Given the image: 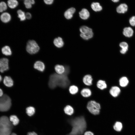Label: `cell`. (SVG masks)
<instances>
[{
  "instance_id": "obj_6",
  "label": "cell",
  "mask_w": 135,
  "mask_h": 135,
  "mask_svg": "<svg viewBox=\"0 0 135 135\" xmlns=\"http://www.w3.org/2000/svg\"><path fill=\"white\" fill-rule=\"evenodd\" d=\"M80 30L81 32L80 37L84 40H88L93 37V33L92 30L87 26H81L80 29Z\"/></svg>"
},
{
  "instance_id": "obj_32",
  "label": "cell",
  "mask_w": 135,
  "mask_h": 135,
  "mask_svg": "<svg viewBox=\"0 0 135 135\" xmlns=\"http://www.w3.org/2000/svg\"><path fill=\"white\" fill-rule=\"evenodd\" d=\"M17 12L18 15V17L20 18V21H23L26 20L25 14L24 12L19 10H18Z\"/></svg>"
},
{
  "instance_id": "obj_1",
  "label": "cell",
  "mask_w": 135,
  "mask_h": 135,
  "mask_svg": "<svg viewBox=\"0 0 135 135\" xmlns=\"http://www.w3.org/2000/svg\"><path fill=\"white\" fill-rule=\"evenodd\" d=\"M67 120L72 127L71 131L67 135H84L86 131L87 124L84 116L67 115Z\"/></svg>"
},
{
  "instance_id": "obj_20",
  "label": "cell",
  "mask_w": 135,
  "mask_h": 135,
  "mask_svg": "<svg viewBox=\"0 0 135 135\" xmlns=\"http://www.w3.org/2000/svg\"><path fill=\"white\" fill-rule=\"evenodd\" d=\"M96 86L98 88L102 90L106 89L107 87L105 81L102 80H99L97 82Z\"/></svg>"
},
{
  "instance_id": "obj_11",
  "label": "cell",
  "mask_w": 135,
  "mask_h": 135,
  "mask_svg": "<svg viewBox=\"0 0 135 135\" xmlns=\"http://www.w3.org/2000/svg\"><path fill=\"white\" fill-rule=\"evenodd\" d=\"M127 5L124 3L120 4L117 8L116 11L117 12L120 14H124L128 10Z\"/></svg>"
},
{
  "instance_id": "obj_24",
  "label": "cell",
  "mask_w": 135,
  "mask_h": 135,
  "mask_svg": "<svg viewBox=\"0 0 135 135\" xmlns=\"http://www.w3.org/2000/svg\"><path fill=\"white\" fill-rule=\"evenodd\" d=\"M119 83L120 86L124 87L128 85L129 83V80L127 77L123 76L120 79Z\"/></svg>"
},
{
  "instance_id": "obj_36",
  "label": "cell",
  "mask_w": 135,
  "mask_h": 135,
  "mask_svg": "<svg viewBox=\"0 0 135 135\" xmlns=\"http://www.w3.org/2000/svg\"><path fill=\"white\" fill-rule=\"evenodd\" d=\"M45 3L47 4H51L53 2V0H44Z\"/></svg>"
},
{
  "instance_id": "obj_27",
  "label": "cell",
  "mask_w": 135,
  "mask_h": 135,
  "mask_svg": "<svg viewBox=\"0 0 135 135\" xmlns=\"http://www.w3.org/2000/svg\"><path fill=\"white\" fill-rule=\"evenodd\" d=\"M2 53L5 55L9 56L12 54V52L10 48L8 46H6L3 47L2 49Z\"/></svg>"
},
{
  "instance_id": "obj_28",
  "label": "cell",
  "mask_w": 135,
  "mask_h": 135,
  "mask_svg": "<svg viewBox=\"0 0 135 135\" xmlns=\"http://www.w3.org/2000/svg\"><path fill=\"white\" fill-rule=\"evenodd\" d=\"M9 119L12 124L14 126L16 125L19 123V119L16 115H12L11 116H10Z\"/></svg>"
},
{
  "instance_id": "obj_22",
  "label": "cell",
  "mask_w": 135,
  "mask_h": 135,
  "mask_svg": "<svg viewBox=\"0 0 135 135\" xmlns=\"http://www.w3.org/2000/svg\"><path fill=\"white\" fill-rule=\"evenodd\" d=\"M54 45L58 48L62 47L64 45V42L62 38L58 37L55 38L53 42Z\"/></svg>"
},
{
  "instance_id": "obj_33",
  "label": "cell",
  "mask_w": 135,
  "mask_h": 135,
  "mask_svg": "<svg viewBox=\"0 0 135 135\" xmlns=\"http://www.w3.org/2000/svg\"><path fill=\"white\" fill-rule=\"evenodd\" d=\"M34 3L35 1L34 0H25L24 2L25 7L27 8H31L32 4Z\"/></svg>"
},
{
  "instance_id": "obj_4",
  "label": "cell",
  "mask_w": 135,
  "mask_h": 135,
  "mask_svg": "<svg viewBox=\"0 0 135 135\" xmlns=\"http://www.w3.org/2000/svg\"><path fill=\"white\" fill-rule=\"evenodd\" d=\"M11 100L6 94H4L0 98V111L4 112L8 110L11 106Z\"/></svg>"
},
{
  "instance_id": "obj_19",
  "label": "cell",
  "mask_w": 135,
  "mask_h": 135,
  "mask_svg": "<svg viewBox=\"0 0 135 135\" xmlns=\"http://www.w3.org/2000/svg\"><path fill=\"white\" fill-rule=\"evenodd\" d=\"M54 68L56 73L59 74H64L65 71V68L64 66L60 64L56 65Z\"/></svg>"
},
{
  "instance_id": "obj_10",
  "label": "cell",
  "mask_w": 135,
  "mask_h": 135,
  "mask_svg": "<svg viewBox=\"0 0 135 135\" xmlns=\"http://www.w3.org/2000/svg\"><path fill=\"white\" fill-rule=\"evenodd\" d=\"M93 78L91 75L87 74L84 76L82 79L84 84L86 86H90L92 84Z\"/></svg>"
},
{
  "instance_id": "obj_15",
  "label": "cell",
  "mask_w": 135,
  "mask_h": 135,
  "mask_svg": "<svg viewBox=\"0 0 135 135\" xmlns=\"http://www.w3.org/2000/svg\"><path fill=\"white\" fill-rule=\"evenodd\" d=\"M133 30L130 27H126L123 29V34L126 37L130 38L132 37L133 35Z\"/></svg>"
},
{
  "instance_id": "obj_2",
  "label": "cell",
  "mask_w": 135,
  "mask_h": 135,
  "mask_svg": "<svg viewBox=\"0 0 135 135\" xmlns=\"http://www.w3.org/2000/svg\"><path fill=\"white\" fill-rule=\"evenodd\" d=\"M68 74L65 70L64 73L62 74L57 73L52 74L50 77L48 83L50 88L54 89L58 86L63 89H69L71 85Z\"/></svg>"
},
{
  "instance_id": "obj_37",
  "label": "cell",
  "mask_w": 135,
  "mask_h": 135,
  "mask_svg": "<svg viewBox=\"0 0 135 135\" xmlns=\"http://www.w3.org/2000/svg\"><path fill=\"white\" fill-rule=\"evenodd\" d=\"M25 16L26 18L28 19H30L32 17L31 14L28 12H27L26 14H25Z\"/></svg>"
},
{
  "instance_id": "obj_26",
  "label": "cell",
  "mask_w": 135,
  "mask_h": 135,
  "mask_svg": "<svg viewBox=\"0 0 135 135\" xmlns=\"http://www.w3.org/2000/svg\"><path fill=\"white\" fill-rule=\"evenodd\" d=\"M91 7L92 10L95 12L100 11L102 9V6L98 2H93L91 5Z\"/></svg>"
},
{
  "instance_id": "obj_14",
  "label": "cell",
  "mask_w": 135,
  "mask_h": 135,
  "mask_svg": "<svg viewBox=\"0 0 135 135\" xmlns=\"http://www.w3.org/2000/svg\"><path fill=\"white\" fill-rule=\"evenodd\" d=\"M79 14L80 18L84 20H87L90 16L89 12L86 9L84 8L79 12Z\"/></svg>"
},
{
  "instance_id": "obj_8",
  "label": "cell",
  "mask_w": 135,
  "mask_h": 135,
  "mask_svg": "<svg viewBox=\"0 0 135 135\" xmlns=\"http://www.w3.org/2000/svg\"><path fill=\"white\" fill-rule=\"evenodd\" d=\"M8 60L6 58L0 59V72L2 73L8 70L9 68Z\"/></svg>"
},
{
  "instance_id": "obj_5",
  "label": "cell",
  "mask_w": 135,
  "mask_h": 135,
  "mask_svg": "<svg viewBox=\"0 0 135 135\" xmlns=\"http://www.w3.org/2000/svg\"><path fill=\"white\" fill-rule=\"evenodd\" d=\"M87 108L92 114L96 115L98 114L101 109L100 104L94 100H91L88 103Z\"/></svg>"
},
{
  "instance_id": "obj_9",
  "label": "cell",
  "mask_w": 135,
  "mask_h": 135,
  "mask_svg": "<svg viewBox=\"0 0 135 135\" xmlns=\"http://www.w3.org/2000/svg\"><path fill=\"white\" fill-rule=\"evenodd\" d=\"M120 92V90L116 86H112L110 88L109 92L110 95L113 98H116L119 95Z\"/></svg>"
},
{
  "instance_id": "obj_13",
  "label": "cell",
  "mask_w": 135,
  "mask_h": 135,
  "mask_svg": "<svg viewBox=\"0 0 135 135\" xmlns=\"http://www.w3.org/2000/svg\"><path fill=\"white\" fill-rule=\"evenodd\" d=\"M75 11L76 10L74 8H69L64 13V16L68 20L71 19Z\"/></svg>"
},
{
  "instance_id": "obj_31",
  "label": "cell",
  "mask_w": 135,
  "mask_h": 135,
  "mask_svg": "<svg viewBox=\"0 0 135 135\" xmlns=\"http://www.w3.org/2000/svg\"><path fill=\"white\" fill-rule=\"evenodd\" d=\"M26 110L27 114L30 116H33L35 112V108L32 106H30L26 108Z\"/></svg>"
},
{
  "instance_id": "obj_23",
  "label": "cell",
  "mask_w": 135,
  "mask_h": 135,
  "mask_svg": "<svg viewBox=\"0 0 135 135\" xmlns=\"http://www.w3.org/2000/svg\"><path fill=\"white\" fill-rule=\"evenodd\" d=\"M119 46L122 48L120 50V53L122 54H125L128 50V45L126 42H122L120 43Z\"/></svg>"
},
{
  "instance_id": "obj_29",
  "label": "cell",
  "mask_w": 135,
  "mask_h": 135,
  "mask_svg": "<svg viewBox=\"0 0 135 135\" xmlns=\"http://www.w3.org/2000/svg\"><path fill=\"white\" fill-rule=\"evenodd\" d=\"M8 4L10 8H14L17 6L18 2L16 0H9L8 1Z\"/></svg>"
},
{
  "instance_id": "obj_17",
  "label": "cell",
  "mask_w": 135,
  "mask_h": 135,
  "mask_svg": "<svg viewBox=\"0 0 135 135\" xmlns=\"http://www.w3.org/2000/svg\"><path fill=\"white\" fill-rule=\"evenodd\" d=\"M3 83L6 86L8 87H11L14 84V82L12 78L10 76H5L4 79Z\"/></svg>"
},
{
  "instance_id": "obj_21",
  "label": "cell",
  "mask_w": 135,
  "mask_h": 135,
  "mask_svg": "<svg viewBox=\"0 0 135 135\" xmlns=\"http://www.w3.org/2000/svg\"><path fill=\"white\" fill-rule=\"evenodd\" d=\"M64 111L66 114L68 116H71L74 114V110L72 106L68 105L64 107Z\"/></svg>"
},
{
  "instance_id": "obj_34",
  "label": "cell",
  "mask_w": 135,
  "mask_h": 135,
  "mask_svg": "<svg viewBox=\"0 0 135 135\" xmlns=\"http://www.w3.org/2000/svg\"><path fill=\"white\" fill-rule=\"evenodd\" d=\"M7 9V6L6 3L4 2H0V12H2Z\"/></svg>"
},
{
  "instance_id": "obj_38",
  "label": "cell",
  "mask_w": 135,
  "mask_h": 135,
  "mask_svg": "<svg viewBox=\"0 0 135 135\" xmlns=\"http://www.w3.org/2000/svg\"><path fill=\"white\" fill-rule=\"evenodd\" d=\"M84 135H94V134L92 132L90 131H86L85 132Z\"/></svg>"
},
{
  "instance_id": "obj_3",
  "label": "cell",
  "mask_w": 135,
  "mask_h": 135,
  "mask_svg": "<svg viewBox=\"0 0 135 135\" xmlns=\"http://www.w3.org/2000/svg\"><path fill=\"white\" fill-rule=\"evenodd\" d=\"M12 124L6 116L0 118V135H10L13 128Z\"/></svg>"
},
{
  "instance_id": "obj_7",
  "label": "cell",
  "mask_w": 135,
  "mask_h": 135,
  "mask_svg": "<svg viewBox=\"0 0 135 135\" xmlns=\"http://www.w3.org/2000/svg\"><path fill=\"white\" fill-rule=\"evenodd\" d=\"M26 50L29 53L33 54L38 52L40 50V47L35 41L34 40H30L27 43Z\"/></svg>"
},
{
  "instance_id": "obj_30",
  "label": "cell",
  "mask_w": 135,
  "mask_h": 135,
  "mask_svg": "<svg viewBox=\"0 0 135 135\" xmlns=\"http://www.w3.org/2000/svg\"><path fill=\"white\" fill-rule=\"evenodd\" d=\"M122 124L119 122H116L113 126L114 129L117 132L120 131L122 130Z\"/></svg>"
},
{
  "instance_id": "obj_35",
  "label": "cell",
  "mask_w": 135,
  "mask_h": 135,
  "mask_svg": "<svg viewBox=\"0 0 135 135\" xmlns=\"http://www.w3.org/2000/svg\"><path fill=\"white\" fill-rule=\"evenodd\" d=\"M129 22L131 26H135V16L132 17L130 19Z\"/></svg>"
},
{
  "instance_id": "obj_40",
  "label": "cell",
  "mask_w": 135,
  "mask_h": 135,
  "mask_svg": "<svg viewBox=\"0 0 135 135\" xmlns=\"http://www.w3.org/2000/svg\"><path fill=\"white\" fill-rule=\"evenodd\" d=\"M3 93L2 90L0 88V97H1L3 95Z\"/></svg>"
},
{
  "instance_id": "obj_43",
  "label": "cell",
  "mask_w": 135,
  "mask_h": 135,
  "mask_svg": "<svg viewBox=\"0 0 135 135\" xmlns=\"http://www.w3.org/2000/svg\"><path fill=\"white\" fill-rule=\"evenodd\" d=\"M10 135H17V134L15 133H13L11 134Z\"/></svg>"
},
{
  "instance_id": "obj_25",
  "label": "cell",
  "mask_w": 135,
  "mask_h": 135,
  "mask_svg": "<svg viewBox=\"0 0 135 135\" xmlns=\"http://www.w3.org/2000/svg\"><path fill=\"white\" fill-rule=\"evenodd\" d=\"M69 91L72 95H74L77 94L79 91L78 88L75 85L70 86L69 88Z\"/></svg>"
},
{
  "instance_id": "obj_18",
  "label": "cell",
  "mask_w": 135,
  "mask_h": 135,
  "mask_svg": "<svg viewBox=\"0 0 135 135\" xmlns=\"http://www.w3.org/2000/svg\"><path fill=\"white\" fill-rule=\"evenodd\" d=\"M0 18L2 22L7 23L9 22L11 20V16L9 13L5 12L3 13L1 15Z\"/></svg>"
},
{
  "instance_id": "obj_42",
  "label": "cell",
  "mask_w": 135,
  "mask_h": 135,
  "mask_svg": "<svg viewBox=\"0 0 135 135\" xmlns=\"http://www.w3.org/2000/svg\"><path fill=\"white\" fill-rule=\"evenodd\" d=\"M2 78L1 75H0V82L2 80Z\"/></svg>"
},
{
  "instance_id": "obj_41",
  "label": "cell",
  "mask_w": 135,
  "mask_h": 135,
  "mask_svg": "<svg viewBox=\"0 0 135 135\" xmlns=\"http://www.w3.org/2000/svg\"><path fill=\"white\" fill-rule=\"evenodd\" d=\"M112 1L114 2H118L119 1V0H112Z\"/></svg>"
},
{
  "instance_id": "obj_39",
  "label": "cell",
  "mask_w": 135,
  "mask_h": 135,
  "mask_svg": "<svg viewBox=\"0 0 135 135\" xmlns=\"http://www.w3.org/2000/svg\"><path fill=\"white\" fill-rule=\"evenodd\" d=\"M27 135H38V134L34 132H29L27 134Z\"/></svg>"
},
{
  "instance_id": "obj_16",
  "label": "cell",
  "mask_w": 135,
  "mask_h": 135,
  "mask_svg": "<svg viewBox=\"0 0 135 135\" xmlns=\"http://www.w3.org/2000/svg\"><path fill=\"white\" fill-rule=\"evenodd\" d=\"M81 95L85 98H88L92 95V91L89 88H83L80 92Z\"/></svg>"
},
{
  "instance_id": "obj_12",
  "label": "cell",
  "mask_w": 135,
  "mask_h": 135,
  "mask_svg": "<svg viewBox=\"0 0 135 135\" xmlns=\"http://www.w3.org/2000/svg\"><path fill=\"white\" fill-rule=\"evenodd\" d=\"M34 68L38 71L43 72L44 70L45 66L42 62L40 61H38L34 63Z\"/></svg>"
}]
</instances>
